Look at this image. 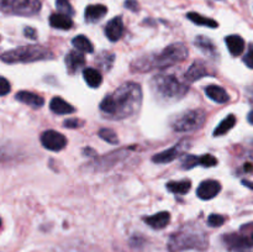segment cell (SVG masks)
Listing matches in <instances>:
<instances>
[{
	"label": "cell",
	"instance_id": "cell-8",
	"mask_svg": "<svg viewBox=\"0 0 253 252\" xmlns=\"http://www.w3.org/2000/svg\"><path fill=\"white\" fill-rule=\"evenodd\" d=\"M41 143L46 150L57 152V151H61L66 147L67 138L66 136L57 132V131L47 130L41 135Z\"/></svg>",
	"mask_w": 253,
	"mask_h": 252
},
{
	"label": "cell",
	"instance_id": "cell-14",
	"mask_svg": "<svg viewBox=\"0 0 253 252\" xmlns=\"http://www.w3.org/2000/svg\"><path fill=\"white\" fill-rule=\"evenodd\" d=\"M85 64V57L81 51H71L66 56V66L69 73H76L81 67Z\"/></svg>",
	"mask_w": 253,
	"mask_h": 252
},
{
	"label": "cell",
	"instance_id": "cell-4",
	"mask_svg": "<svg viewBox=\"0 0 253 252\" xmlns=\"http://www.w3.org/2000/svg\"><path fill=\"white\" fill-rule=\"evenodd\" d=\"M170 252H180L185 250H205L208 247V239L200 229L185 226L180 231L170 236L168 244Z\"/></svg>",
	"mask_w": 253,
	"mask_h": 252
},
{
	"label": "cell",
	"instance_id": "cell-2",
	"mask_svg": "<svg viewBox=\"0 0 253 252\" xmlns=\"http://www.w3.org/2000/svg\"><path fill=\"white\" fill-rule=\"evenodd\" d=\"M188 57V48L184 43H173L166 47L160 53L148 54L132 62L131 68L135 72H148L157 68H168L182 63Z\"/></svg>",
	"mask_w": 253,
	"mask_h": 252
},
{
	"label": "cell",
	"instance_id": "cell-40",
	"mask_svg": "<svg viewBox=\"0 0 253 252\" xmlns=\"http://www.w3.org/2000/svg\"><path fill=\"white\" fill-rule=\"evenodd\" d=\"M245 169H246V170H251L252 169V166L247 163V165H245Z\"/></svg>",
	"mask_w": 253,
	"mask_h": 252
},
{
	"label": "cell",
	"instance_id": "cell-33",
	"mask_svg": "<svg viewBox=\"0 0 253 252\" xmlns=\"http://www.w3.org/2000/svg\"><path fill=\"white\" fill-rule=\"evenodd\" d=\"M10 83L4 77H0V96L7 95L10 93Z\"/></svg>",
	"mask_w": 253,
	"mask_h": 252
},
{
	"label": "cell",
	"instance_id": "cell-31",
	"mask_svg": "<svg viewBox=\"0 0 253 252\" xmlns=\"http://www.w3.org/2000/svg\"><path fill=\"white\" fill-rule=\"evenodd\" d=\"M199 165L205 168H211L217 165V160L211 155H203L202 157H199Z\"/></svg>",
	"mask_w": 253,
	"mask_h": 252
},
{
	"label": "cell",
	"instance_id": "cell-17",
	"mask_svg": "<svg viewBox=\"0 0 253 252\" xmlns=\"http://www.w3.org/2000/svg\"><path fill=\"white\" fill-rule=\"evenodd\" d=\"M106 12H108V7L105 5H89V6H86L85 12H84V17H85L86 22H96L103 19Z\"/></svg>",
	"mask_w": 253,
	"mask_h": 252
},
{
	"label": "cell",
	"instance_id": "cell-1",
	"mask_svg": "<svg viewBox=\"0 0 253 252\" xmlns=\"http://www.w3.org/2000/svg\"><path fill=\"white\" fill-rule=\"evenodd\" d=\"M141 104H142V89L140 84L128 82L119 86L113 94L106 95L99 108L105 118L123 120L137 114Z\"/></svg>",
	"mask_w": 253,
	"mask_h": 252
},
{
	"label": "cell",
	"instance_id": "cell-15",
	"mask_svg": "<svg viewBox=\"0 0 253 252\" xmlns=\"http://www.w3.org/2000/svg\"><path fill=\"white\" fill-rule=\"evenodd\" d=\"M15 98H16V100L21 101V103L26 104V105L31 106V108H41L44 104V99L42 96H40L39 94H35L26 90L19 91Z\"/></svg>",
	"mask_w": 253,
	"mask_h": 252
},
{
	"label": "cell",
	"instance_id": "cell-18",
	"mask_svg": "<svg viewBox=\"0 0 253 252\" xmlns=\"http://www.w3.org/2000/svg\"><path fill=\"white\" fill-rule=\"evenodd\" d=\"M49 109L58 115H68V114H73L76 111L74 106H72L71 104L67 103L64 99L59 98V96H54L52 99L51 103H49Z\"/></svg>",
	"mask_w": 253,
	"mask_h": 252
},
{
	"label": "cell",
	"instance_id": "cell-25",
	"mask_svg": "<svg viewBox=\"0 0 253 252\" xmlns=\"http://www.w3.org/2000/svg\"><path fill=\"white\" fill-rule=\"evenodd\" d=\"M166 187L170 193H174V194H187L192 187V182L188 179L179 180V182H168Z\"/></svg>",
	"mask_w": 253,
	"mask_h": 252
},
{
	"label": "cell",
	"instance_id": "cell-16",
	"mask_svg": "<svg viewBox=\"0 0 253 252\" xmlns=\"http://www.w3.org/2000/svg\"><path fill=\"white\" fill-rule=\"evenodd\" d=\"M170 220V214L168 211H161L157 214L152 215V216H148L145 219V222L147 225H150L152 229L155 230H161L165 229L168 224H169Z\"/></svg>",
	"mask_w": 253,
	"mask_h": 252
},
{
	"label": "cell",
	"instance_id": "cell-34",
	"mask_svg": "<svg viewBox=\"0 0 253 252\" xmlns=\"http://www.w3.org/2000/svg\"><path fill=\"white\" fill-rule=\"evenodd\" d=\"M83 121L79 120V119H68L63 123L64 127H68V128H78L83 126Z\"/></svg>",
	"mask_w": 253,
	"mask_h": 252
},
{
	"label": "cell",
	"instance_id": "cell-22",
	"mask_svg": "<svg viewBox=\"0 0 253 252\" xmlns=\"http://www.w3.org/2000/svg\"><path fill=\"white\" fill-rule=\"evenodd\" d=\"M83 77H84V81L86 82L89 86L91 88H98L100 86V84L103 83V77H101L100 72L98 69H94L88 67L83 71Z\"/></svg>",
	"mask_w": 253,
	"mask_h": 252
},
{
	"label": "cell",
	"instance_id": "cell-42",
	"mask_svg": "<svg viewBox=\"0 0 253 252\" xmlns=\"http://www.w3.org/2000/svg\"><path fill=\"white\" fill-rule=\"evenodd\" d=\"M252 241H253V234H252Z\"/></svg>",
	"mask_w": 253,
	"mask_h": 252
},
{
	"label": "cell",
	"instance_id": "cell-37",
	"mask_svg": "<svg viewBox=\"0 0 253 252\" xmlns=\"http://www.w3.org/2000/svg\"><path fill=\"white\" fill-rule=\"evenodd\" d=\"M25 36L26 37H30V39H36V31H35L32 27H26L24 31Z\"/></svg>",
	"mask_w": 253,
	"mask_h": 252
},
{
	"label": "cell",
	"instance_id": "cell-3",
	"mask_svg": "<svg viewBox=\"0 0 253 252\" xmlns=\"http://www.w3.org/2000/svg\"><path fill=\"white\" fill-rule=\"evenodd\" d=\"M151 90L158 100L174 103L188 93L189 86L172 74H158L151 79Z\"/></svg>",
	"mask_w": 253,
	"mask_h": 252
},
{
	"label": "cell",
	"instance_id": "cell-23",
	"mask_svg": "<svg viewBox=\"0 0 253 252\" xmlns=\"http://www.w3.org/2000/svg\"><path fill=\"white\" fill-rule=\"evenodd\" d=\"M195 46L200 49L207 56H215L216 54V49H215V44L212 43L211 40H209L205 36H198L195 39Z\"/></svg>",
	"mask_w": 253,
	"mask_h": 252
},
{
	"label": "cell",
	"instance_id": "cell-32",
	"mask_svg": "<svg viewBox=\"0 0 253 252\" xmlns=\"http://www.w3.org/2000/svg\"><path fill=\"white\" fill-rule=\"evenodd\" d=\"M225 222V217L219 214H211L208 219V224L211 227H220Z\"/></svg>",
	"mask_w": 253,
	"mask_h": 252
},
{
	"label": "cell",
	"instance_id": "cell-38",
	"mask_svg": "<svg viewBox=\"0 0 253 252\" xmlns=\"http://www.w3.org/2000/svg\"><path fill=\"white\" fill-rule=\"evenodd\" d=\"M242 184H245L246 187H249L250 189H253V183L249 182V180H242Z\"/></svg>",
	"mask_w": 253,
	"mask_h": 252
},
{
	"label": "cell",
	"instance_id": "cell-11",
	"mask_svg": "<svg viewBox=\"0 0 253 252\" xmlns=\"http://www.w3.org/2000/svg\"><path fill=\"white\" fill-rule=\"evenodd\" d=\"M124 34V22L120 16L114 17L113 20L106 24L105 26V35L111 42H116L121 39Z\"/></svg>",
	"mask_w": 253,
	"mask_h": 252
},
{
	"label": "cell",
	"instance_id": "cell-13",
	"mask_svg": "<svg viewBox=\"0 0 253 252\" xmlns=\"http://www.w3.org/2000/svg\"><path fill=\"white\" fill-rule=\"evenodd\" d=\"M208 74H209V72H208L205 63H203L202 61H195L194 63L189 67L187 73H185L184 79L188 83H193V82H197L199 81V79L204 78Z\"/></svg>",
	"mask_w": 253,
	"mask_h": 252
},
{
	"label": "cell",
	"instance_id": "cell-6",
	"mask_svg": "<svg viewBox=\"0 0 253 252\" xmlns=\"http://www.w3.org/2000/svg\"><path fill=\"white\" fill-rule=\"evenodd\" d=\"M205 120H207L205 111L194 109V110H188L179 114L172 123V126L173 130L177 132H193L195 130H199L204 125Z\"/></svg>",
	"mask_w": 253,
	"mask_h": 252
},
{
	"label": "cell",
	"instance_id": "cell-28",
	"mask_svg": "<svg viewBox=\"0 0 253 252\" xmlns=\"http://www.w3.org/2000/svg\"><path fill=\"white\" fill-rule=\"evenodd\" d=\"M99 136L108 143H111V145H118L119 143L118 135L111 128H101L99 131Z\"/></svg>",
	"mask_w": 253,
	"mask_h": 252
},
{
	"label": "cell",
	"instance_id": "cell-27",
	"mask_svg": "<svg viewBox=\"0 0 253 252\" xmlns=\"http://www.w3.org/2000/svg\"><path fill=\"white\" fill-rule=\"evenodd\" d=\"M73 46L76 47L78 51L85 52V53H91L94 51V46L90 42V40L88 37H85L84 35H79V36H76L72 41Z\"/></svg>",
	"mask_w": 253,
	"mask_h": 252
},
{
	"label": "cell",
	"instance_id": "cell-7",
	"mask_svg": "<svg viewBox=\"0 0 253 252\" xmlns=\"http://www.w3.org/2000/svg\"><path fill=\"white\" fill-rule=\"evenodd\" d=\"M41 9L40 0H0V10L5 14L31 16Z\"/></svg>",
	"mask_w": 253,
	"mask_h": 252
},
{
	"label": "cell",
	"instance_id": "cell-29",
	"mask_svg": "<svg viewBox=\"0 0 253 252\" xmlns=\"http://www.w3.org/2000/svg\"><path fill=\"white\" fill-rule=\"evenodd\" d=\"M56 6L61 14L67 15V16H73L74 15V9L68 0H56Z\"/></svg>",
	"mask_w": 253,
	"mask_h": 252
},
{
	"label": "cell",
	"instance_id": "cell-21",
	"mask_svg": "<svg viewBox=\"0 0 253 252\" xmlns=\"http://www.w3.org/2000/svg\"><path fill=\"white\" fill-rule=\"evenodd\" d=\"M49 25L54 29L59 30H69L73 26V21H72L71 16L61 14V12H56L49 16Z\"/></svg>",
	"mask_w": 253,
	"mask_h": 252
},
{
	"label": "cell",
	"instance_id": "cell-20",
	"mask_svg": "<svg viewBox=\"0 0 253 252\" xmlns=\"http://www.w3.org/2000/svg\"><path fill=\"white\" fill-rule=\"evenodd\" d=\"M205 94L209 96L211 100L216 101L219 104H225L230 100V96L224 88L219 85H209L205 89Z\"/></svg>",
	"mask_w": 253,
	"mask_h": 252
},
{
	"label": "cell",
	"instance_id": "cell-24",
	"mask_svg": "<svg viewBox=\"0 0 253 252\" xmlns=\"http://www.w3.org/2000/svg\"><path fill=\"white\" fill-rule=\"evenodd\" d=\"M187 17L192 22L199 25V26H207V27H210V29H216V27L219 26L217 21L210 19V17L203 16V15L198 14V12H189V14L187 15Z\"/></svg>",
	"mask_w": 253,
	"mask_h": 252
},
{
	"label": "cell",
	"instance_id": "cell-30",
	"mask_svg": "<svg viewBox=\"0 0 253 252\" xmlns=\"http://www.w3.org/2000/svg\"><path fill=\"white\" fill-rule=\"evenodd\" d=\"M197 165H199V157L193 155L183 156V160H182L183 169H192V168H194Z\"/></svg>",
	"mask_w": 253,
	"mask_h": 252
},
{
	"label": "cell",
	"instance_id": "cell-12",
	"mask_svg": "<svg viewBox=\"0 0 253 252\" xmlns=\"http://www.w3.org/2000/svg\"><path fill=\"white\" fill-rule=\"evenodd\" d=\"M224 241L230 250L235 252H249L250 244L245 237L236 234H230L224 236Z\"/></svg>",
	"mask_w": 253,
	"mask_h": 252
},
{
	"label": "cell",
	"instance_id": "cell-39",
	"mask_svg": "<svg viewBox=\"0 0 253 252\" xmlns=\"http://www.w3.org/2000/svg\"><path fill=\"white\" fill-rule=\"evenodd\" d=\"M249 123L252 124V125H253V110L249 114Z\"/></svg>",
	"mask_w": 253,
	"mask_h": 252
},
{
	"label": "cell",
	"instance_id": "cell-36",
	"mask_svg": "<svg viewBox=\"0 0 253 252\" xmlns=\"http://www.w3.org/2000/svg\"><path fill=\"white\" fill-rule=\"evenodd\" d=\"M125 7L126 9L131 10V11H137L140 6H138V2L136 1V0H126Z\"/></svg>",
	"mask_w": 253,
	"mask_h": 252
},
{
	"label": "cell",
	"instance_id": "cell-10",
	"mask_svg": "<svg viewBox=\"0 0 253 252\" xmlns=\"http://www.w3.org/2000/svg\"><path fill=\"white\" fill-rule=\"evenodd\" d=\"M221 190V184L217 180H204L200 183L199 188L197 190V195L203 200H210L214 199Z\"/></svg>",
	"mask_w": 253,
	"mask_h": 252
},
{
	"label": "cell",
	"instance_id": "cell-26",
	"mask_svg": "<svg viewBox=\"0 0 253 252\" xmlns=\"http://www.w3.org/2000/svg\"><path fill=\"white\" fill-rule=\"evenodd\" d=\"M235 125H236V118H235V115L230 114V115L226 116V118H225L224 120L219 124V126L215 128L214 136L215 137H217V136L225 135V133L229 132V131L231 130Z\"/></svg>",
	"mask_w": 253,
	"mask_h": 252
},
{
	"label": "cell",
	"instance_id": "cell-9",
	"mask_svg": "<svg viewBox=\"0 0 253 252\" xmlns=\"http://www.w3.org/2000/svg\"><path fill=\"white\" fill-rule=\"evenodd\" d=\"M188 143L189 142L185 140L180 141L179 143L174 145L172 148H169V150H166V151H163V152H160V153H157V155L153 156L152 161L155 163L172 162V161H174L175 158L179 157V156H182L183 153H184L185 148L189 147V146H188Z\"/></svg>",
	"mask_w": 253,
	"mask_h": 252
},
{
	"label": "cell",
	"instance_id": "cell-19",
	"mask_svg": "<svg viewBox=\"0 0 253 252\" xmlns=\"http://www.w3.org/2000/svg\"><path fill=\"white\" fill-rule=\"evenodd\" d=\"M225 42L227 44V48H229L230 53L232 56L237 57L244 52L245 49V41L241 36L239 35H230L225 39Z\"/></svg>",
	"mask_w": 253,
	"mask_h": 252
},
{
	"label": "cell",
	"instance_id": "cell-5",
	"mask_svg": "<svg viewBox=\"0 0 253 252\" xmlns=\"http://www.w3.org/2000/svg\"><path fill=\"white\" fill-rule=\"evenodd\" d=\"M53 58L49 49L42 46H22L5 52L0 59L5 63H30V62L44 61Z\"/></svg>",
	"mask_w": 253,
	"mask_h": 252
},
{
	"label": "cell",
	"instance_id": "cell-41",
	"mask_svg": "<svg viewBox=\"0 0 253 252\" xmlns=\"http://www.w3.org/2000/svg\"><path fill=\"white\" fill-rule=\"evenodd\" d=\"M0 225H1V220H0Z\"/></svg>",
	"mask_w": 253,
	"mask_h": 252
},
{
	"label": "cell",
	"instance_id": "cell-35",
	"mask_svg": "<svg viewBox=\"0 0 253 252\" xmlns=\"http://www.w3.org/2000/svg\"><path fill=\"white\" fill-rule=\"evenodd\" d=\"M244 62L249 68L253 69V44H250L249 51H247V53L244 57Z\"/></svg>",
	"mask_w": 253,
	"mask_h": 252
}]
</instances>
